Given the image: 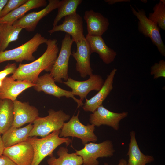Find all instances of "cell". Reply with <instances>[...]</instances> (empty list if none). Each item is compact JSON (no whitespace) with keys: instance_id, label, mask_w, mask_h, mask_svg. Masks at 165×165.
I'll use <instances>...</instances> for the list:
<instances>
[{"instance_id":"30","label":"cell","mask_w":165,"mask_h":165,"mask_svg":"<svg viewBox=\"0 0 165 165\" xmlns=\"http://www.w3.org/2000/svg\"><path fill=\"white\" fill-rule=\"evenodd\" d=\"M150 74L153 75L154 79L160 77L165 78V61L161 60L154 63L151 67Z\"/></svg>"},{"instance_id":"31","label":"cell","mask_w":165,"mask_h":165,"mask_svg":"<svg viewBox=\"0 0 165 165\" xmlns=\"http://www.w3.org/2000/svg\"><path fill=\"white\" fill-rule=\"evenodd\" d=\"M17 67L16 63H8L4 69L0 71V80H3L10 74H14Z\"/></svg>"},{"instance_id":"32","label":"cell","mask_w":165,"mask_h":165,"mask_svg":"<svg viewBox=\"0 0 165 165\" xmlns=\"http://www.w3.org/2000/svg\"><path fill=\"white\" fill-rule=\"evenodd\" d=\"M0 165H16L7 156L2 155L0 156Z\"/></svg>"},{"instance_id":"23","label":"cell","mask_w":165,"mask_h":165,"mask_svg":"<svg viewBox=\"0 0 165 165\" xmlns=\"http://www.w3.org/2000/svg\"><path fill=\"white\" fill-rule=\"evenodd\" d=\"M130 142L127 154L129 157L127 165H145L153 161V156L145 155L141 151L136 140L134 131L130 132Z\"/></svg>"},{"instance_id":"19","label":"cell","mask_w":165,"mask_h":165,"mask_svg":"<svg viewBox=\"0 0 165 165\" xmlns=\"http://www.w3.org/2000/svg\"><path fill=\"white\" fill-rule=\"evenodd\" d=\"M83 18L86 23L87 35L90 36H102L108 29V20L100 13L92 10H87Z\"/></svg>"},{"instance_id":"26","label":"cell","mask_w":165,"mask_h":165,"mask_svg":"<svg viewBox=\"0 0 165 165\" xmlns=\"http://www.w3.org/2000/svg\"><path fill=\"white\" fill-rule=\"evenodd\" d=\"M23 29L8 24H0V52L5 50L9 44L16 41Z\"/></svg>"},{"instance_id":"36","label":"cell","mask_w":165,"mask_h":165,"mask_svg":"<svg viewBox=\"0 0 165 165\" xmlns=\"http://www.w3.org/2000/svg\"><path fill=\"white\" fill-rule=\"evenodd\" d=\"M8 1V0H0V14Z\"/></svg>"},{"instance_id":"18","label":"cell","mask_w":165,"mask_h":165,"mask_svg":"<svg viewBox=\"0 0 165 165\" xmlns=\"http://www.w3.org/2000/svg\"><path fill=\"white\" fill-rule=\"evenodd\" d=\"M117 70L115 68L112 70L107 75L103 85L98 93L90 99H86V102L82 106L84 111L93 112L102 104L113 89L114 79Z\"/></svg>"},{"instance_id":"3","label":"cell","mask_w":165,"mask_h":165,"mask_svg":"<svg viewBox=\"0 0 165 165\" xmlns=\"http://www.w3.org/2000/svg\"><path fill=\"white\" fill-rule=\"evenodd\" d=\"M48 112L47 116H39L33 122L29 137H44L55 131L61 129L65 122L70 119V116L62 110L56 111L50 109Z\"/></svg>"},{"instance_id":"2","label":"cell","mask_w":165,"mask_h":165,"mask_svg":"<svg viewBox=\"0 0 165 165\" xmlns=\"http://www.w3.org/2000/svg\"><path fill=\"white\" fill-rule=\"evenodd\" d=\"M61 129L55 131L41 138L36 136L29 137L26 141L32 145L34 156L31 165H39L46 157L54 156L53 152L59 145L64 143L67 147L72 142L69 138H61L59 136Z\"/></svg>"},{"instance_id":"33","label":"cell","mask_w":165,"mask_h":165,"mask_svg":"<svg viewBox=\"0 0 165 165\" xmlns=\"http://www.w3.org/2000/svg\"><path fill=\"white\" fill-rule=\"evenodd\" d=\"M105 1L107 2L108 4L113 5L116 3L121 2H130V0H105Z\"/></svg>"},{"instance_id":"38","label":"cell","mask_w":165,"mask_h":165,"mask_svg":"<svg viewBox=\"0 0 165 165\" xmlns=\"http://www.w3.org/2000/svg\"><path fill=\"white\" fill-rule=\"evenodd\" d=\"M2 81L0 80V87L2 86Z\"/></svg>"},{"instance_id":"22","label":"cell","mask_w":165,"mask_h":165,"mask_svg":"<svg viewBox=\"0 0 165 165\" xmlns=\"http://www.w3.org/2000/svg\"><path fill=\"white\" fill-rule=\"evenodd\" d=\"M46 0H28L24 4L12 11L3 17L0 18V24H13L16 20L33 9L46 6Z\"/></svg>"},{"instance_id":"37","label":"cell","mask_w":165,"mask_h":165,"mask_svg":"<svg viewBox=\"0 0 165 165\" xmlns=\"http://www.w3.org/2000/svg\"><path fill=\"white\" fill-rule=\"evenodd\" d=\"M141 1L142 2H143L144 3H146L147 2V0H141Z\"/></svg>"},{"instance_id":"13","label":"cell","mask_w":165,"mask_h":165,"mask_svg":"<svg viewBox=\"0 0 165 165\" xmlns=\"http://www.w3.org/2000/svg\"><path fill=\"white\" fill-rule=\"evenodd\" d=\"M48 5L43 9L38 12H32L15 21L13 25L24 29L28 32L34 31L39 22L58 6L60 0H49Z\"/></svg>"},{"instance_id":"25","label":"cell","mask_w":165,"mask_h":165,"mask_svg":"<svg viewBox=\"0 0 165 165\" xmlns=\"http://www.w3.org/2000/svg\"><path fill=\"white\" fill-rule=\"evenodd\" d=\"M59 157H50L47 160L48 165H82V157L75 153H69L67 147H61L57 152Z\"/></svg>"},{"instance_id":"14","label":"cell","mask_w":165,"mask_h":165,"mask_svg":"<svg viewBox=\"0 0 165 165\" xmlns=\"http://www.w3.org/2000/svg\"><path fill=\"white\" fill-rule=\"evenodd\" d=\"M3 155L8 157L16 165H31L34 151L31 144L26 141L5 148Z\"/></svg>"},{"instance_id":"20","label":"cell","mask_w":165,"mask_h":165,"mask_svg":"<svg viewBox=\"0 0 165 165\" xmlns=\"http://www.w3.org/2000/svg\"><path fill=\"white\" fill-rule=\"evenodd\" d=\"M85 38L89 44L91 53H97L103 62L106 64L114 61L117 53L106 45L102 36H91L87 34Z\"/></svg>"},{"instance_id":"6","label":"cell","mask_w":165,"mask_h":165,"mask_svg":"<svg viewBox=\"0 0 165 165\" xmlns=\"http://www.w3.org/2000/svg\"><path fill=\"white\" fill-rule=\"evenodd\" d=\"M84 145L81 149L75 150V153L82 157L83 165H98V158L111 157L115 152L112 141L109 140L99 143L90 142Z\"/></svg>"},{"instance_id":"15","label":"cell","mask_w":165,"mask_h":165,"mask_svg":"<svg viewBox=\"0 0 165 165\" xmlns=\"http://www.w3.org/2000/svg\"><path fill=\"white\" fill-rule=\"evenodd\" d=\"M76 44V50L72 52V54L76 61L75 69L82 78H86L87 75L90 76L93 74V70L90 63L92 53L85 38Z\"/></svg>"},{"instance_id":"28","label":"cell","mask_w":165,"mask_h":165,"mask_svg":"<svg viewBox=\"0 0 165 165\" xmlns=\"http://www.w3.org/2000/svg\"><path fill=\"white\" fill-rule=\"evenodd\" d=\"M153 12L149 13V19L165 30V0H160L153 8Z\"/></svg>"},{"instance_id":"9","label":"cell","mask_w":165,"mask_h":165,"mask_svg":"<svg viewBox=\"0 0 165 165\" xmlns=\"http://www.w3.org/2000/svg\"><path fill=\"white\" fill-rule=\"evenodd\" d=\"M53 77L50 73H46L38 77L34 83V89L38 92L43 91L45 94L53 96L58 99L63 97L71 98L77 104V107H82L83 103L80 99L75 97L72 91L63 89L58 86L55 83Z\"/></svg>"},{"instance_id":"21","label":"cell","mask_w":165,"mask_h":165,"mask_svg":"<svg viewBox=\"0 0 165 165\" xmlns=\"http://www.w3.org/2000/svg\"><path fill=\"white\" fill-rule=\"evenodd\" d=\"M33 125L29 123L22 128L12 126L2 134V139L5 148L11 147L26 141L29 137Z\"/></svg>"},{"instance_id":"4","label":"cell","mask_w":165,"mask_h":165,"mask_svg":"<svg viewBox=\"0 0 165 165\" xmlns=\"http://www.w3.org/2000/svg\"><path fill=\"white\" fill-rule=\"evenodd\" d=\"M48 39L37 33L30 40L15 48L0 52V63L9 61L21 63L24 61H34L33 53L42 44L47 42Z\"/></svg>"},{"instance_id":"17","label":"cell","mask_w":165,"mask_h":165,"mask_svg":"<svg viewBox=\"0 0 165 165\" xmlns=\"http://www.w3.org/2000/svg\"><path fill=\"white\" fill-rule=\"evenodd\" d=\"M35 86L28 81L16 80L11 76L6 77L0 87V99H8L13 101L23 91Z\"/></svg>"},{"instance_id":"10","label":"cell","mask_w":165,"mask_h":165,"mask_svg":"<svg viewBox=\"0 0 165 165\" xmlns=\"http://www.w3.org/2000/svg\"><path fill=\"white\" fill-rule=\"evenodd\" d=\"M104 82L102 77L98 75L93 74L87 80L78 81L69 77L65 82H63L70 88L73 94L78 96L82 101L85 99L88 93L92 90L98 91Z\"/></svg>"},{"instance_id":"8","label":"cell","mask_w":165,"mask_h":165,"mask_svg":"<svg viewBox=\"0 0 165 165\" xmlns=\"http://www.w3.org/2000/svg\"><path fill=\"white\" fill-rule=\"evenodd\" d=\"M132 12L138 20L139 31L146 37L149 38L157 47L160 54L165 56V46L162 39L160 28L158 25L148 19L143 9L137 10L131 6Z\"/></svg>"},{"instance_id":"27","label":"cell","mask_w":165,"mask_h":165,"mask_svg":"<svg viewBox=\"0 0 165 165\" xmlns=\"http://www.w3.org/2000/svg\"><path fill=\"white\" fill-rule=\"evenodd\" d=\"M82 0H62L60 1L57 9L58 12L53 23V26L64 17L76 13L77 7L82 2Z\"/></svg>"},{"instance_id":"16","label":"cell","mask_w":165,"mask_h":165,"mask_svg":"<svg viewBox=\"0 0 165 165\" xmlns=\"http://www.w3.org/2000/svg\"><path fill=\"white\" fill-rule=\"evenodd\" d=\"M13 113L12 126L16 128L27 123H33L39 114L38 110L30 105L28 102H22L17 99L13 101Z\"/></svg>"},{"instance_id":"1","label":"cell","mask_w":165,"mask_h":165,"mask_svg":"<svg viewBox=\"0 0 165 165\" xmlns=\"http://www.w3.org/2000/svg\"><path fill=\"white\" fill-rule=\"evenodd\" d=\"M42 55L31 63L20 64L11 76L16 80H26L34 83L43 71L50 72L58 56L59 49L57 39H49Z\"/></svg>"},{"instance_id":"7","label":"cell","mask_w":165,"mask_h":165,"mask_svg":"<svg viewBox=\"0 0 165 165\" xmlns=\"http://www.w3.org/2000/svg\"><path fill=\"white\" fill-rule=\"evenodd\" d=\"M73 42L71 36L66 33L62 41L60 52L50 73L55 82L63 83V79L66 81L69 78L68 63Z\"/></svg>"},{"instance_id":"12","label":"cell","mask_w":165,"mask_h":165,"mask_svg":"<svg viewBox=\"0 0 165 165\" xmlns=\"http://www.w3.org/2000/svg\"><path fill=\"white\" fill-rule=\"evenodd\" d=\"M128 115L127 112L118 113L111 111L104 107L102 104L90 114L89 122L95 126L106 125L117 130L120 122Z\"/></svg>"},{"instance_id":"11","label":"cell","mask_w":165,"mask_h":165,"mask_svg":"<svg viewBox=\"0 0 165 165\" xmlns=\"http://www.w3.org/2000/svg\"><path fill=\"white\" fill-rule=\"evenodd\" d=\"M58 31H64L69 35L75 43L85 38L83 34L82 18L77 13L65 17L61 24L53 26L48 32L51 34Z\"/></svg>"},{"instance_id":"29","label":"cell","mask_w":165,"mask_h":165,"mask_svg":"<svg viewBox=\"0 0 165 165\" xmlns=\"http://www.w3.org/2000/svg\"><path fill=\"white\" fill-rule=\"evenodd\" d=\"M28 0H8L0 14V18L4 17L9 13L25 3Z\"/></svg>"},{"instance_id":"5","label":"cell","mask_w":165,"mask_h":165,"mask_svg":"<svg viewBox=\"0 0 165 165\" xmlns=\"http://www.w3.org/2000/svg\"><path fill=\"white\" fill-rule=\"evenodd\" d=\"M79 111L76 116L73 115L68 122L64 123L59 137H76L81 140L84 145L89 142H96L98 138L94 133L95 126L89 123L86 125L82 124L79 119Z\"/></svg>"},{"instance_id":"35","label":"cell","mask_w":165,"mask_h":165,"mask_svg":"<svg viewBox=\"0 0 165 165\" xmlns=\"http://www.w3.org/2000/svg\"><path fill=\"white\" fill-rule=\"evenodd\" d=\"M104 165H110L106 163H105ZM117 165H127V161L123 158L121 159L119 162V163Z\"/></svg>"},{"instance_id":"24","label":"cell","mask_w":165,"mask_h":165,"mask_svg":"<svg viewBox=\"0 0 165 165\" xmlns=\"http://www.w3.org/2000/svg\"><path fill=\"white\" fill-rule=\"evenodd\" d=\"M14 119L13 101L0 99V134L12 126Z\"/></svg>"},{"instance_id":"34","label":"cell","mask_w":165,"mask_h":165,"mask_svg":"<svg viewBox=\"0 0 165 165\" xmlns=\"http://www.w3.org/2000/svg\"><path fill=\"white\" fill-rule=\"evenodd\" d=\"M5 147L2 139L1 136L0 134V156L3 155V153Z\"/></svg>"}]
</instances>
